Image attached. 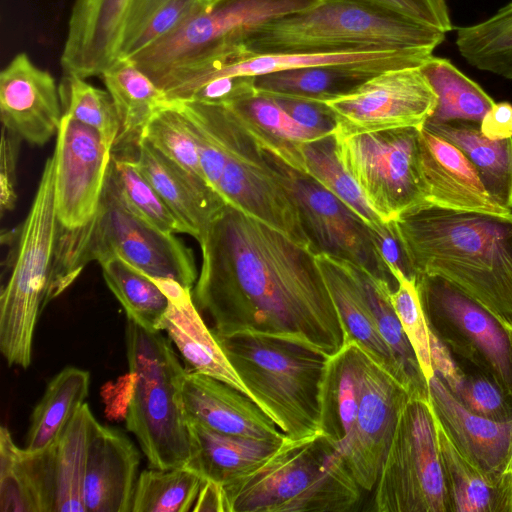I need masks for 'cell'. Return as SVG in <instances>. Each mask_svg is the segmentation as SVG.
Listing matches in <instances>:
<instances>
[{"label": "cell", "instance_id": "obj_1", "mask_svg": "<svg viewBox=\"0 0 512 512\" xmlns=\"http://www.w3.org/2000/svg\"><path fill=\"white\" fill-rule=\"evenodd\" d=\"M198 243L202 264L192 294L215 335H266L327 357L345 345L312 250L228 204Z\"/></svg>", "mask_w": 512, "mask_h": 512}, {"label": "cell", "instance_id": "obj_2", "mask_svg": "<svg viewBox=\"0 0 512 512\" xmlns=\"http://www.w3.org/2000/svg\"><path fill=\"white\" fill-rule=\"evenodd\" d=\"M390 224L416 278L445 279L512 332V213L423 204Z\"/></svg>", "mask_w": 512, "mask_h": 512}, {"label": "cell", "instance_id": "obj_3", "mask_svg": "<svg viewBox=\"0 0 512 512\" xmlns=\"http://www.w3.org/2000/svg\"><path fill=\"white\" fill-rule=\"evenodd\" d=\"M208 184L226 204L311 248L293 192L273 155L227 104L180 101Z\"/></svg>", "mask_w": 512, "mask_h": 512}, {"label": "cell", "instance_id": "obj_4", "mask_svg": "<svg viewBox=\"0 0 512 512\" xmlns=\"http://www.w3.org/2000/svg\"><path fill=\"white\" fill-rule=\"evenodd\" d=\"M222 487L227 512H348L361 489L338 447L320 431L286 437Z\"/></svg>", "mask_w": 512, "mask_h": 512}, {"label": "cell", "instance_id": "obj_5", "mask_svg": "<svg viewBox=\"0 0 512 512\" xmlns=\"http://www.w3.org/2000/svg\"><path fill=\"white\" fill-rule=\"evenodd\" d=\"M119 256L151 278H168L193 289L198 272L193 251L175 234L149 224L126 205L107 175L94 218L59 232L51 274L52 300L92 262Z\"/></svg>", "mask_w": 512, "mask_h": 512}, {"label": "cell", "instance_id": "obj_6", "mask_svg": "<svg viewBox=\"0 0 512 512\" xmlns=\"http://www.w3.org/2000/svg\"><path fill=\"white\" fill-rule=\"evenodd\" d=\"M444 38L442 31L389 12L343 1H322L251 29L240 45L250 54L433 52Z\"/></svg>", "mask_w": 512, "mask_h": 512}, {"label": "cell", "instance_id": "obj_7", "mask_svg": "<svg viewBox=\"0 0 512 512\" xmlns=\"http://www.w3.org/2000/svg\"><path fill=\"white\" fill-rule=\"evenodd\" d=\"M125 343L132 380L127 430L136 437L149 467L187 466L194 451L182 398L187 370L160 331L128 321Z\"/></svg>", "mask_w": 512, "mask_h": 512}, {"label": "cell", "instance_id": "obj_8", "mask_svg": "<svg viewBox=\"0 0 512 512\" xmlns=\"http://www.w3.org/2000/svg\"><path fill=\"white\" fill-rule=\"evenodd\" d=\"M216 337L250 398L287 438L320 431V391L329 357L266 335Z\"/></svg>", "mask_w": 512, "mask_h": 512}, {"label": "cell", "instance_id": "obj_9", "mask_svg": "<svg viewBox=\"0 0 512 512\" xmlns=\"http://www.w3.org/2000/svg\"><path fill=\"white\" fill-rule=\"evenodd\" d=\"M16 236L11 272L0 295V351L9 365L27 369L37 322L52 300L51 274L58 236L54 154L45 161Z\"/></svg>", "mask_w": 512, "mask_h": 512}, {"label": "cell", "instance_id": "obj_10", "mask_svg": "<svg viewBox=\"0 0 512 512\" xmlns=\"http://www.w3.org/2000/svg\"><path fill=\"white\" fill-rule=\"evenodd\" d=\"M374 488L377 512H450L430 400L402 407Z\"/></svg>", "mask_w": 512, "mask_h": 512}, {"label": "cell", "instance_id": "obj_11", "mask_svg": "<svg viewBox=\"0 0 512 512\" xmlns=\"http://www.w3.org/2000/svg\"><path fill=\"white\" fill-rule=\"evenodd\" d=\"M417 128L335 137V153L369 206L386 224L428 204L419 167Z\"/></svg>", "mask_w": 512, "mask_h": 512}, {"label": "cell", "instance_id": "obj_12", "mask_svg": "<svg viewBox=\"0 0 512 512\" xmlns=\"http://www.w3.org/2000/svg\"><path fill=\"white\" fill-rule=\"evenodd\" d=\"M416 285L428 327L512 400V332L441 277L420 275Z\"/></svg>", "mask_w": 512, "mask_h": 512}, {"label": "cell", "instance_id": "obj_13", "mask_svg": "<svg viewBox=\"0 0 512 512\" xmlns=\"http://www.w3.org/2000/svg\"><path fill=\"white\" fill-rule=\"evenodd\" d=\"M208 8L131 59L153 81L197 54L240 45L251 29L275 18L303 11L323 0H210Z\"/></svg>", "mask_w": 512, "mask_h": 512}, {"label": "cell", "instance_id": "obj_14", "mask_svg": "<svg viewBox=\"0 0 512 512\" xmlns=\"http://www.w3.org/2000/svg\"><path fill=\"white\" fill-rule=\"evenodd\" d=\"M437 94L420 67L392 69L323 103L333 113L335 137L398 128L422 129Z\"/></svg>", "mask_w": 512, "mask_h": 512}, {"label": "cell", "instance_id": "obj_15", "mask_svg": "<svg viewBox=\"0 0 512 512\" xmlns=\"http://www.w3.org/2000/svg\"><path fill=\"white\" fill-rule=\"evenodd\" d=\"M273 158L293 192L314 254L342 258L396 284L382 257L376 232L311 176L291 168L274 154Z\"/></svg>", "mask_w": 512, "mask_h": 512}, {"label": "cell", "instance_id": "obj_16", "mask_svg": "<svg viewBox=\"0 0 512 512\" xmlns=\"http://www.w3.org/2000/svg\"><path fill=\"white\" fill-rule=\"evenodd\" d=\"M55 156V208L58 231L90 222L104 191L112 146L92 127L63 115Z\"/></svg>", "mask_w": 512, "mask_h": 512}, {"label": "cell", "instance_id": "obj_17", "mask_svg": "<svg viewBox=\"0 0 512 512\" xmlns=\"http://www.w3.org/2000/svg\"><path fill=\"white\" fill-rule=\"evenodd\" d=\"M409 398L404 386L362 349L357 415L343 453L361 489L375 487L400 411Z\"/></svg>", "mask_w": 512, "mask_h": 512}, {"label": "cell", "instance_id": "obj_18", "mask_svg": "<svg viewBox=\"0 0 512 512\" xmlns=\"http://www.w3.org/2000/svg\"><path fill=\"white\" fill-rule=\"evenodd\" d=\"M0 117L2 126L31 145L43 146L59 131L63 118L59 85L25 52L1 70Z\"/></svg>", "mask_w": 512, "mask_h": 512}, {"label": "cell", "instance_id": "obj_19", "mask_svg": "<svg viewBox=\"0 0 512 512\" xmlns=\"http://www.w3.org/2000/svg\"><path fill=\"white\" fill-rule=\"evenodd\" d=\"M133 0H74L60 58L65 74L101 76L120 58Z\"/></svg>", "mask_w": 512, "mask_h": 512}, {"label": "cell", "instance_id": "obj_20", "mask_svg": "<svg viewBox=\"0 0 512 512\" xmlns=\"http://www.w3.org/2000/svg\"><path fill=\"white\" fill-rule=\"evenodd\" d=\"M140 452L120 430L90 422L84 504L86 512H132Z\"/></svg>", "mask_w": 512, "mask_h": 512}, {"label": "cell", "instance_id": "obj_21", "mask_svg": "<svg viewBox=\"0 0 512 512\" xmlns=\"http://www.w3.org/2000/svg\"><path fill=\"white\" fill-rule=\"evenodd\" d=\"M419 167L428 204L499 215L512 213L491 197L458 147L425 128L419 133Z\"/></svg>", "mask_w": 512, "mask_h": 512}, {"label": "cell", "instance_id": "obj_22", "mask_svg": "<svg viewBox=\"0 0 512 512\" xmlns=\"http://www.w3.org/2000/svg\"><path fill=\"white\" fill-rule=\"evenodd\" d=\"M182 398L189 422L224 434L274 441L286 438L252 398L216 378L187 371Z\"/></svg>", "mask_w": 512, "mask_h": 512}, {"label": "cell", "instance_id": "obj_23", "mask_svg": "<svg viewBox=\"0 0 512 512\" xmlns=\"http://www.w3.org/2000/svg\"><path fill=\"white\" fill-rule=\"evenodd\" d=\"M428 384L432 411L461 451L498 490L512 454V419L494 420L473 413L435 374Z\"/></svg>", "mask_w": 512, "mask_h": 512}, {"label": "cell", "instance_id": "obj_24", "mask_svg": "<svg viewBox=\"0 0 512 512\" xmlns=\"http://www.w3.org/2000/svg\"><path fill=\"white\" fill-rule=\"evenodd\" d=\"M433 54L426 52L388 59L309 66L254 77L257 92L317 102L343 95L370 78L392 69L421 67Z\"/></svg>", "mask_w": 512, "mask_h": 512}, {"label": "cell", "instance_id": "obj_25", "mask_svg": "<svg viewBox=\"0 0 512 512\" xmlns=\"http://www.w3.org/2000/svg\"><path fill=\"white\" fill-rule=\"evenodd\" d=\"M134 160L187 234L199 242L226 205L223 198L206 180L171 161L143 139Z\"/></svg>", "mask_w": 512, "mask_h": 512}, {"label": "cell", "instance_id": "obj_26", "mask_svg": "<svg viewBox=\"0 0 512 512\" xmlns=\"http://www.w3.org/2000/svg\"><path fill=\"white\" fill-rule=\"evenodd\" d=\"M315 257L344 326L346 342L358 344L406 389L397 360L378 330L354 264L326 253Z\"/></svg>", "mask_w": 512, "mask_h": 512}, {"label": "cell", "instance_id": "obj_27", "mask_svg": "<svg viewBox=\"0 0 512 512\" xmlns=\"http://www.w3.org/2000/svg\"><path fill=\"white\" fill-rule=\"evenodd\" d=\"M168 299L170 305L159 330L167 333L185 362L192 370L223 381L248 395L213 330L206 326L197 311L192 289L181 287Z\"/></svg>", "mask_w": 512, "mask_h": 512}, {"label": "cell", "instance_id": "obj_28", "mask_svg": "<svg viewBox=\"0 0 512 512\" xmlns=\"http://www.w3.org/2000/svg\"><path fill=\"white\" fill-rule=\"evenodd\" d=\"M101 77L120 122V133L112 153L134 159L147 124L171 101L129 58H119Z\"/></svg>", "mask_w": 512, "mask_h": 512}, {"label": "cell", "instance_id": "obj_29", "mask_svg": "<svg viewBox=\"0 0 512 512\" xmlns=\"http://www.w3.org/2000/svg\"><path fill=\"white\" fill-rule=\"evenodd\" d=\"M362 348L347 341L328 358L320 391V432L339 449L342 456L354 429L360 388Z\"/></svg>", "mask_w": 512, "mask_h": 512}, {"label": "cell", "instance_id": "obj_30", "mask_svg": "<svg viewBox=\"0 0 512 512\" xmlns=\"http://www.w3.org/2000/svg\"><path fill=\"white\" fill-rule=\"evenodd\" d=\"M227 105L234 108L265 150L303 173H306L304 145L331 136L299 124L272 97L259 92Z\"/></svg>", "mask_w": 512, "mask_h": 512}, {"label": "cell", "instance_id": "obj_31", "mask_svg": "<svg viewBox=\"0 0 512 512\" xmlns=\"http://www.w3.org/2000/svg\"><path fill=\"white\" fill-rule=\"evenodd\" d=\"M423 128L458 147L475 167L491 197L512 211V138L489 139L482 134L480 123L470 121L425 123Z\"/></svg>", "mask_w": 512, "mask_h": 512}, {"label": "cell", "instance_id": "obj_32", "mask_svg": "<svg viewBox=\"0 0 512 512\" xmlns=\"http://www.w3.org/2000/svg\"><path fill=\"white\" fill-rule=\"evenodd\" d=\"M190 429L194 451L187 466L221 485L246 472L282 443L224 434L192 422Z\"/></svg>", "mask_w": 512, "mask_h": 512}, {"label": "cell", "instance_id": "obj_33", "mask_svg": "<svg viewBox=\"0 0 512 512\" xmlns=\"http://www.w3.org/2000/svg\"><path fill=\"white\" fill-rule=\"evenodd\" d=\"M89 386L87 370L68 366L59 371L34 407L24 449L38 453L54 445L85 403Z\"/></svg>", "mask_w": 512, "mask_h": 512}, {"label": "cell", "instance_id": "obj_34", "mask_svg": "<svg viewBox=\"0 0 512 512\" xmlns=\"http://www.w3.org/2000/svg\"><path fill=\"white\" fill-rule=\"evenodd\" d=\"M431 412L450 512H501L496 485L461 451L432 409Z\"/></svg>", "mask_w": 512, "mask_h": 512}, {"label": "cell", "instance_id": "obj_35", "mask_svg": "<svg viewBox=\"0 0 512 512\" xmlns=\"http://www.w3.org/2000/svg\"><path fill=\"white\" fill-rule=\"evenodd\" d=\"M354 268L365 291L378 330L401 369L410 397L429 401L428 382L390 301V292L393 289L391 282L360 265L354 264Z\"/></svg>", "mask_w": 512, "mask_h": 512}, {"label": "cell", "instance_id": "obj_36", "mask_svg": "<svg viewBox=\"0 0 512 512\" xmlns=\"http://www.w3.org/2000/svg\"><path fill=\"white\" fill-rule=\"evenodd\" d=\"M93 416L89 405L84 403L60 439L52 446L53 512H86L84 480L88 436Z\"/></svg>", "mask_w": 512, "mask_h": 512}, {"label": "cell", "instance_id": "obj_37", "mask_svg": "<svg viewBox=\"0 0 512 512\" xmlns=\"http://www.w3.org/2000/svg\"><path fill=\"white\" fill-rule=\"evenodd\" d=\"M437 94V105L426 121L480 123L494 100L473 80L445 58L431 56L421 67Z\"/></svg>", "mask_w": 512, "mask_h": 512}, {"label": "cell", "instance_id": "obj_38", "mask_svg": "<svg viewBox=\"0 0 512 512\" xmlns=\"http://www.w3.org/2000/svg\"><path fill=\"white\" fill-rule=\"evenodd\" d=\"M98 263L106 285L123 306L128 321L148 331H160L170 300L155 281L119 256Z\"/></svg>", "mask_w": 512, "mask_h": 512}, {"label": "cell", "instance_id": "obj_39", "mask_svg": "<svg viewBox=\"0 0 512 512\" xmlns=\"http://www.w3.org/2000/svg\"><path fill=\"white\" fill-rule=\"evenodd\" d=\"M456 46L470 65L512 79V2L485 21L458 28Z\"/></svg>", "mask_w": 512, "mask_h": 512}, {"label": "cell", "instance_id": "obj_40", "mask_svg": "<svg viewBox=\"0 0 512 512\" xmlns=\"http://www.w3.org/2000/svg\"><path fill=\"white\" fill-rule=\"evenodd\" d=\"M205 480L188 466L149 467L138 476L132 512L191 511Z\"/></svg>", "mask_w": 512, "mask_h": 512}, {"label": "cell", "instance_id": "obj_41", "mask_svg": "<svg viewBox=\"0 0 512 512\" xmlns=\"http://www.w3.org/2000/svg\"><path fill=\"white\" fill-rule=\"evenodd\" d=\"M306 174L350 208L375 232L385 231L388 224L369 206L353 178L345 171L335 153V136L331 135L304 145Z\"/></svg>", "mask_w": 512, "mask_h": 512}, {"label": "cell", "instance_id": "obj_42", "mask_svg": "<svg viewBox=\"0 0 512 512\" xmlns=\"http://www.w3.org/2000/svg\"><path fill=\"white\" fill-rule=\"evenodd\" d=\"M108 176L126 205L137 216L165 233L187 234L184 225L172 213L134 159L112 153Z\"/></svg>", "mask_w": 512, "mask_h": 512}, {"label": "cell", "instance_id": "obj_43", "mask_svg": "<svg viewBox=\"0 0 512 512\" xmlns=\"http://www.w3.org/2000/svg\"><path fill=\"white\" fill-rule=\"evenodd\" d=\"M59 96L63 115L97 130L113 148L120 133V122L107 90L91 85L84 78L65 74L59 83Z\"/></svg>", "mask_w": 512, "mask_h": 512}, {"label": "cell", "instance_id": "obj_44", "mask_svg": "<svg viewBox=\"0 0 512 512\" xmlns=\"http://www.w3.org/2000/svg\"><path fill=\"white\" fill-rule=\"evenodd\" d=\"M142 139L185 170L206 180L187 119L173 102L152 117Z\"/></svg>", "mask_w": 512, "mask_h": 512}, {"label": "cell", "instance_id": "obj_45", "mask_svg": "<svg viewBox=\"0 0 512 512\" xmlns=\"http://www.w3.org/2000/svg\"><path fill=\"white\" fill-rule=\"evenodd\" d=\"M390 273L396 281L395 289L390 292V301L414 350L422 373L429 383L434 376L430 357L429 327L420 302L416 279L408 278L399 269H392Z\"/></svg>", "mask_w": 512, "mask_h": 512}, {"label": "cell", "instance_id": "obj_46", "mask_svg": "<svg viewBox=\"0 0 512 512\" xmlns=\"http://www.w3.org/2000/svg\"><path fill=\"white\" fill-rule=\"evenodd\" d=\"M0 511L38 512L23 448L15 444L6 426L0 429Z\"/></svg>", "mask_w": 512, "mask_h": 512}, {"label": "cell", "instance_id": "obj_47", "mask_svg": "<svg viewBox=\"0 0 512 512\" xmlns=\"http://www.w3.org/2000/svg\"><path fill=\"white\" fill-rule=\"evenodd\" d=\"M457 398L480 416L494 420L512 419V400L491 379L478 372L466 373Z\"/></svg>", "mask_w": 512, "mask_h": 512}, {"label": "cell", "instance_id": "obj_48", "mask_svg": "<svg viewBox=\"0 0 512 512\" xmlns=\"http://www.w3.org/2000/svg\"><path fill=\"white\" fill-rule=\"evenodd\" d=\"M343 1L389 12L443 33L452 30L446 0H323Z\"/></svg>", "mask_w": 512, "mask_h": 512}, {"label": "cell", "instance_id": "obj_49", "mask_svg": "<svg viewBox=\"0 0 512 512\" xmlns=\"http://www.w3.org/2000/svg\"><path fill=\"white\" fill-rule=\"evenodd\" d=\"M23 140L2 126L0 147V211L11 212L17 201V162Z\"/></svg>", "mask_w": 512, "mask_h": 512}, {"label": "cell", "instance_id": "obj_50", "mask_svg": "<svg viewBox=\"0 0 512 512\" xmlns=\"http://www.w3.org/2000/svg\"><path fill=\"white\" fill-rule=\"evenodd\" d=\"M270 97L304 127L327 135L334 134L336 128L334 115L323 102L285 96Z\"/></svg>", "mask_w": 512, "mask_h": 512}, {"label": "cell", "instance_id": "obj_51", "mask_svg": "<svg viewBox=\"0 0 512 512\" xmlns=\"http://www.w3.org/2000/svg\"><path fill=\"white\" fill-rule=\"evenodd\" d=\"M257 92L254 77L231 76L214 79L200 87L191 99L213 104H232Z\"/></svg>", "mask_w": 512, "mask_h": 512}, {"label": "cell", "instance_id": "obj_52", "mask_svg": "<svg viewBox=\"0 0 512 512\" xmlns=\"http://www.w3.org/2000/svg\"><path fill=\"white\" fill-rule=\"evenodd\" d=\"M430 357L434 374L457 397L466 379V373L452 356L450 349L429 328Z\"/></svg>", "mask_w": 512, "mask_h": 512}, {"label": "cell", "instance_id": "obj_53", "mask_svg": "<svg viewBox=\"0 0 512 512\" xmlns=\"http://www.w3.org/2000/svg\"><path fill=\"white\" fill-rule=\"evenodd\" d=\"M170 0H133L123 30L120 58H124L150 21Z\"/></svg>", "mask_w": 512, "mask_h": 512}, {"label": "cell", "instance_id": "obj_54", "mask_svg": "<svg viewBox=\"0 0 512 512\" xmlns=\"http://www.w3.org/2000/svg\"><path fill=\"white\" fill-rule=\"evenodd\" d=\"M480 130L492 140L512 138V104L494 103L481 120Z\"/></svg>", "mask_w": 512, "mask_h": 512}, {"label": "cell", "instance_id": "obj_55", "mask_svg": "<svg viewBox=\"0 0 512 512\" xmlns=\"http://www.w3.org/2000/svg\"><path fill=\"white\" fill-rule=\"evenodd\" d=\"M194 512H227L224 490L221 484L205 480L195 504Z\"/></svg>", "mask_w": 512, "mask_h": 512}, {"label": "cell", "instance_id": "obj_56", "mask_svg": "<svg viewBox=\"0 0 512 512\" xmlns=\"http://www.w3.org/2000/svg\"><path fill=\"white\" fill-rule=\"evenodd\" d=\"M498 494L501 512H512V454L500 479Z\"/></svg>", "mask_w": 512, "mask_h": 512}]
</instances>
